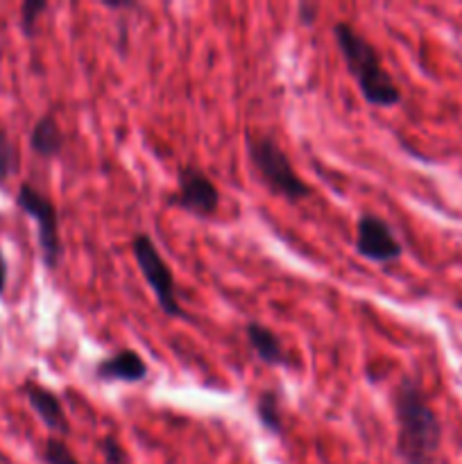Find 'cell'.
<instances>
[{"mask_svg": "<svg viewBox=\"0 0 462 464\" xmlns=\"http://www.w3.org/2000/svg\"><path fill=\"white\" fill-rule=\"evenodd\" d=\"M396 422L395 451L404 464H438L442 422L415 379H404L392 397Z\"/></svg>", "mask_w": 462, "mask_h": 464, "instance_id": "6da1fadb", "label": "cell"}, {"mask_svg": "<svg viewBox=\"0 0 462 464\" xmlns=\"http://www.w3.org/2000/svg\"><path fill=\"white\" fill-rule=\"evenodd\" d=\"M333 39L365 103L383 109L396 107L401 103V89L386 71L377 48L350 23H335Z\"/></svg>", "mask_w": 462, "mask_h": 464, "instance_id": "7a4b0ae2", "label": "cell"}, {"mask_svg": "<svg viewBox=\"0 0 462 464\" xmlns=\"http://www.w3.org/2000/svg\"><path fill=\"white\" fill-rule=\"evenodd\" d=\"M247 156L261 182L288 202H299L311 195V186L293 168L286 152L268 134H247Z\"/></svg>", "mask_w": 462, "mask_h": 464, "instance_id": "3957f363", "label": "cell"}, {"mask_svg": "<svg viewBox=\"0 0 462 464\" xmlns=\"http://www.w3.org/2000/svg\"><path fill=\"white\" fill-rule=\"evenodd\" d=\"M132 254L138 270H141L143 279H146V283L150 286V290L155 292V299L156 304H159V308L164 310V315H168V317H184L180 297H177L175 274H173L168 263L164 261V256L159 254L156 245L152 243L150 236H134Z\"/></svg>", "mask_w": 462, "mask_h": 464, "instance_id": "277c9868", "label": "cell"}, {"mask_svg": "<svg viewBox=\"0 0 462 464\" xmlns=\"http://www.w3.org/2000/svg\"><path fill=\"white\" fill-rule=\"evenodd\" d=\"M16 204L23 213H28L37 225L39 247H41L43 263L48 270H55L64 258V245L59 238V216H57L55 204L48 200L37 188L23 183L16 192Z\"/></svg>", "mask_w": 462, "mask_h": 464, "instance_id": "5b68a950", "label": "cell"}, {"mask_svg": "<svg viewBox=\"0 0 462 464\" xmlns=\"http://www.w3.org/2000/svg\"><path fill=\"white\" fill-rule=\"evenodd\" d=\"M180 191L170 195L168 204L198 218H211L220 207V191L204 170L198 165H184L177 173Z\"/></svg>", "mask_w": 462, "mask_h": 464, "instance_id": "8992f818", "label": "cell"}, {"mask_svg": "<svg viewBox=\"0 0 462 464\" xmlns=\"http://www.w3.org/2000/svg\"><path fill=\"white\" fill-rule=\"evenodd\" d=\"M354 247L359 256L377 263V265L399 261L401 254H404V245L396 238L395 229L383 218L372 216V213H363L359 218Z\"/></svg>", "mask_w": 462, "mask_h": 464, "instance_id": "52a82bcc", "label": "cell"}, {"mask_svg": "<svg viewBox=\"0 0 462 464\" xmlns=\"http://www.w3.org/2000/svg\"><path fill=\"white\" fill-rule=\"evenodd\" d=\"M23 394L28 399L30 408L37 413V417L41 419L43 426L50 433H59V435H68L71 431V424H68L67 410H64L62 401L57 397L52 389L43 388V385L34 383V380H28L23 385Z\"/></svg>", "mask_w": 462, "mask_h": 464, "instance_id": "ba28073f", "label": "cell"}, {"mask_svg": "<svg viewBox=\"0 0 462 464\" xmlns=\"http://www.w3.org/2000/svg\"><path fill=\"white\" fill-rule=\"evenodd\" d=\"M93 374L102 383H113V380H120V383H141L147 376V362L134 349H120L113 356L102 358L95 365Z\"/></svg>", "mask_w": 462, "mask_h": 464, "instance_id": "9c48e42d", "label": "cell"}, {"mask_svg": "<svg viewBox=\"0 0 462 464\" xmlns=\"http://www.w3.org/2000/svg\"><path fill=\"white\" fill-rule=\"evenodd\" d=\"M245 338L254 356L259 358L263 365L270 367H288V356L283 352V343L272 328L265 326L261 322H247L245 324Z\"/></svg>", "mask_w": 462, "mask_h": 464, "instance_id": "30bf717a", "label": "cell"}, {"mask_svg": "<svg viewBox=\"0 0 462 464\" xmlns=\"http://www.w3.org/2000/svg\"><path fill=\"white\" fill-rule=\"evenodd\" d=\"M64 143H67V137L52 113H46L34 122L32 131H30V147L34 155L41 159H52V156L62 155Z\"/></svg>", "mask_w": 462, "mask_h": 464, "instance_id": "8fae6325", "label": "cell"}, {"mask_svg": "<svg viewBox=\"0 0 462 464\" xmlns=\"http://www.w3.org/2000/svg\"><path fill=\"white\" fill-rule=\"evenodd\" d=\"M256 415H259L261 426L272 435H281L283 433V413H281V399L272 389H265L259 394L256 401Z\"/></svg>", "mask_w": 462, "mask_h": 464, "instance_id": "7c38bea8", "label": "cell"}, {"mask_svg": "<svg viewBox=\"0 0 462 464\" xmlns=\"http://www.w3.org/2000/svg\"><path fill=\"white\" fill-rule=\"evenodd\" d=\"M19 173V147L5 129H0V183Z\"/></svg>", "mask_w": 462, "mask_h": 464, "instance_id": "4fadbf2b", "label": "cell"}, {"mask_svg": "<svg viewBox=\"0 0 462 464\" xmlns=\"http://www.w3.org/2000/svg\"><path fill=\"white\" fill-rule=\"evenodd\" d=\"M43 460L46 464H80V460L71 453L67 444L57 437H48L43 444Z\"/></svg>", "mask_w": 462, "mask_h": 464, "instance_id": "5bb4252c", "label": "cell"}, {"mask_svg": "<svg viewBox=\"0 0 462 464\" xmlns=\"http://www.w3.org/2000/svg\"><path fill=\"white\" fill-rule=\"evenodd\" d=\"M48 10L46 0H25L23 7H21V28H23L25 37L32 39L37 32L39 16Z\"/></svg>", "mask_w": 462, "mask_h": 464, "instance_id": "9a60e30c", "label": "cell"}, {"mask_svg": "<svg viewBox=\"0 0 462 464\" xmlns=\"http://www.w3.org/2000/svg\"><path fill=\"white\" fill-rule=\"evenodd\" d=\"M100 451H102L104 464H125V449L116 437H104Z\"/></svg>", "mask_w": 462, "mask_h": 464, "instance_id": "2e32d148", "label": "cell"}, {"mask_svg": "<svg viewBox=\"0 0 462 464\" xmlns=\"http://www.w3.org/2000/svg\"><path fill=\"white\" fill-rule=\"evenodd\" d=\"M317 12H320V5H315V3H302L299 5V21L304 25H313L317 19Z\"/></svg>", "mask_w": 462, "mask_h": 464, "instance_id": "e0dca14e", "label": "cell"}, {"mask_svg": "<svg viewBox=\"0 0 462 464\" xmlns=\"http://www.w3.org/2000/svg\"><path fill=\"white\" fill-rule=\"evenodd\" d=\"M7 288V261L3 256V249H0V295L5 292Z\"/></svg>", "mask_w": 462, "mask_h": 464, "instance_id": "ac0fdd59", "label": "cell"}, {"mask_svg": "<svg viewBox=\"0 0 462 464\" xmlns=\"http://www.w3.org/2000/svg\"><path fill=\"white\" fill-rule=\"evenodd\" d=\"M107 10H132L137 7V3H102Z\"/></svg>", "mask_w": 462, "mask_h": 464, "instance_id": "d6986e66", "label": "cell"}]
</instances>
